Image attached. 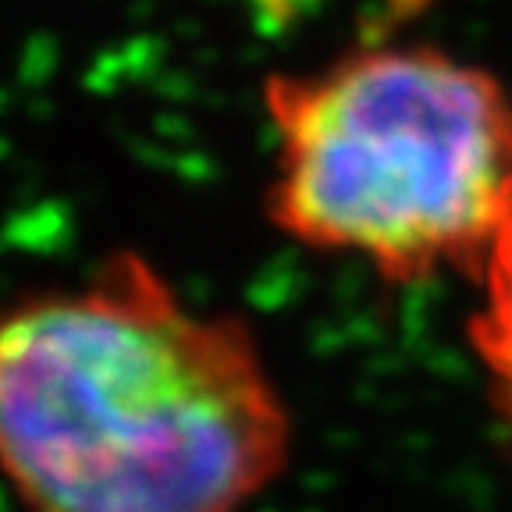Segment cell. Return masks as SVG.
<instances>
[{
    "instance_id": "cell-1",
    "label": "cell",
    "mask_w": 512,
    "mask_h": 512,
    "mask_svg": "<svg viewBox=\"0 0 512 512\" xmlns=\"http://www.w3.org/2000/svg\"><path fill=\"white\" fill-rule=\"evenodd\" d=\"M288 452L253 328L150 256L0 303V477L29 512H242Z\"/></svg>"
},
{
    "instance_id": "cell-2",
    "label": "cell",
    "mask_w": 512,
    "mask_h": 512,
    "mask_svg": "<svg viewBox=\"0 0 512 512\" xmlns=\"http://www.w3.org/2000/svg\"><path fill=\"white\" fill-rule=\"evenodd\" d=\"M264 217L392 285L473 274L512 214V96L434 43H356L260 86Z\"/></svg>"
},
{
    "instance_id": "cell-3",
    "label": "cell",
    "mask_w": 512,
    "mask_h": 512,
    "mask_svg": "<svg viewBox=\"0 0 512 512\" xmlns=\"http://www.w3.org/2000/svg\"><path fill=\"white\" fill-rule=\"evenodd\" d=\"M480 306L470 320V345L488 374L491 399L512 431V214L480 260Z\"/></svg>"
}]
</instances>
